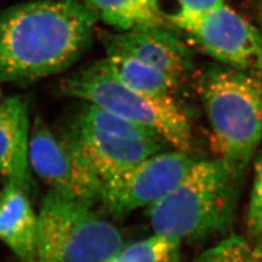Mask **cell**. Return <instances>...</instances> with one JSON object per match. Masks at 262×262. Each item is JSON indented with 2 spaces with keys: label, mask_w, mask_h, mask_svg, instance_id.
<instances>
[{
  "label": "cell",
  "mask_w": 262,
  "mask_h": 262,
  "mask_svg": "<svg viewBox=\"0 0 262 262\" xmlns=\"http://www.w3.org/2000/svg\"><path fill=\"white\" fill-rule=\"evenodd\" d=\"M117 31L171 26L161 0H77Z\"/></svg>",
  "instance_id": "13"
},
{
  "label": "cell",
  "mask_w": 262,
  "mask_h": 262,
  "mask_svg": "<svg viewBox=\"0 0 262 262\" xmlns=\"http://www.w3.org/2000/svg\"><path fill=\"white\" fill-rule=\"evenodd\" d=\"M29 195L11 182L0 190V241L21 262H37L38 215Z\"/></svg>",
  "instance_id": "12"
},
{
  "label": "cell",
  "mask_w": 262,
  "mask_h": 262,
  "mask_svg": "<svg viewBox=\"0 0 262 262\" xmlns=\"http://www.w3.org/2000/svg\"><path fill=\"white\" fill-rule=\"evenodd\" d=\"M63 135L103 182L170 147L155 131L85 102Z\"/></svg>",
  "instance_id": "6"
},
{
  "label": "cell",
  "mask_w": 262,
  "mask_h": 262,
  "mask_svg": "<svg viewBox=\"0 0 262 262\" xmlns=\"http://www.w3.org/2000/svg\"><path fill=\"white\" fill-rule=\"evenodd\" d=\"M95 14L77 0H35L0 14V82H29L75 64L92 44Z\"/></svg>",
  "instance_id": "1"
},
{
  "label": "cell",
  "mask_w": 262,
  "mask_h": 262,
  "mask_svg": "<svg viewBox=\"0 0 262 262\" xmlns=\"http://www.w3.org/2000/svg\"><path fill=\"white\" fill-rule=\"evenodd\" d=\"M168 20L211 58L262 80V31L227 4L198 14L175 11Z\"/></svg>",
  "instance_id": "7"
},
{
  "label": "cell",
  "mask_w": 262,
  "mask_h": 262,
  "mask_svg": "<svg viewBox=\"0 0 262 262\" xmlns=\"http://www.w3.org/2000/svg\"><path fill=\"white\" fill-rule=\"evenodd\" d=\"M217 160L241 182L262 143V80L212 66L196 81Z\"/></svg>",
  "instance_id": "2"
},
{
  "label": "cell",
  "mask_w": 262,
  "mask_h": 262,
  "mask_svg": "<svg viewBox=\"0 0 262 262\" xmlns=\"http://www.w3.org/2000/svg\"><path fill=\"white\" fill-rule=\"evenodd\" d=\"M195 162L189 153L165 150L104 182L101 203L114 216L151 207L182 180Z\"/></svg>",
  "instance_id": "9"
},
{
  "label": "cell",
  "mask_w": 262,
  "mask_h": 262,
  "mask_svg": "<svg viewBox=\"0 0 262 262\" xmlns=\"http://www.w3.org/2000/svg\"><path fill=\"white\" fill-rule=\"evenodd\" d=\"M29 160L31 169L51 190L92 206L101 201L103 179L63 133H54L40 119L31 129Z\"/></svg>",
  "instance_id": "8"
},
{
  "label": "cell",
  "mask_w": 262,
  "mask_h": 262,
  "mask_svg": "<svg viewBox=\"0 0 262 262\" xmlns=\"http://www.w3.org/2000/svg\"><path fill=\"white\" fill-rule=\"evenodd\" d=\"M104 67L120 83L147 95L175 97L183 83L142 61L120 55H106Z\"/></svg>",
  "instance_id": "14"
},
{
  "label": "cell",
  "mask_w": 262,
  "mask_h": 262,
  "mask_svg": "<svg viewBox=\"0 0 262 262\" xmlns=\"http://www.w3.org/2000/svg\"><path fill=\"white\" fill-rule=\"evenodd\" d=\"M257 15L260 24V29L262 31V0H257Z\"/></svg>",
  "instance_id": "19"
},
{
  "label": "cell",
  "mask_w": 262,
  "mask_h": 262,
  "mask_svg": "<svg viewBox=\"0 0 262 262\" xmlns=\"http://www.w3.org/2000/svg\"><path fill=\"white\" fill-rule=\"evenodd\" d=\"M60 90L66 95L155 131L173 149L188 153L191 150V122L176 98L147 95L124 85L102 60L71 73L61 81Z\"/></svg>",
  "instance_id": "4"
},
{
  "label": "cell",
  "mask_w": 262,
  "mask_h": 262,
  "mask_svg": "<svg viewBox=\"0 0 262 262\" xmlns=\"http://www.w3.org/2000/svg\"><path fill=\"white\" fill-rule=\"evenodd\" d=\"M106 55H120L142 61L184 83L193 70L190 48L171 26L101 34Z\"/></svg>",
  "instance_id": "10"
},
{
  "label": "cell",
  "mask_w": 262,
  "mask_h": 262,
  "mask_svg": "<svg viewBox=\"0 0 262 262\" xmlns=\"http://www.w3.org/2000/svg\"><path fill=\"white\" fill-rule=\"evenodd\" d=\"M180 241L155 234L122 247L107 262H179Z\"/></svg>",
  "instance_id": "15"
},
{
  "label": "cell",
  "mask_w": 262,
  "mask_h": 262,
  "mask_svg": "<svg viewBox=\"0 0 262 262\" xmlns=\"http://www.w3.org/2000/svg\"><path fill=\"white\" fill-rule=\"evenodd\" d=\"M246 229L249 239L262 244V150L255 165Z\"/></svg>",
  "instance_id": "17"
},
{
  "label": "cell",
  "mask_w": 262,
  "mask_h": 262,
  "mask_svg": "<svg viewBox=\"0 0 262 262\" xmlns=\"http://www.w3.org/2000/svg\"><path fill=\"white\" fill-rule=\"evenodd\" d=\"M238 184L220 160L195 161L173 189L149 207L154 233L182 242L225 231Z\"/></svg>",
  "instance_id": "3"
},
{
  "label": "cell",
  "mask_w": 262,
  "mask_h": 262,
  "mask_svg": "<svg viewBox=\"0 0 262 262\" xmlns=\"http://www.w3.org/2000/svg\"><path fill=\"white\" fill-rule=\"evenodd\" d=\"M192 262H262V244L247 236H232L204 251Z\"/></svg>",
  "instance_id": "16"
},
{
  "label": "cell",
  "mask_w": 262,
  "mask_h": 262,
  "mask_svg": "<svg viewBox=\"0 0 262 262\" xmlns=\"http://www.w3.org/2000/svg\"><path fill=\"white\" fill-rule=\"evenodd\" d=\"M178 7L176 12L198 14L204 13L225 5V0H176Z\"/></svg>",
  "instance_id": "18"
},
{
  "label": "cell",
  "mask_w": 262,
  "mask_h": 262,
  "mask_svg": "<svg viewBox=\"0 0 262 262\" xmlns=\"http://www.w3.org/2000/svg\"><path fill=\"white\" fill-rule=\"evenodd\" d=\"M3 100H4V98H3V93H2V91H0V103H2Z\"/></svg>",
  "instance_id": "20"
},
{
  "label": "cell",
  "mask_w": 262,
  "mask_h": 262,
  "mask_svg": "<svg viewBox=\"0 0 262 262\" xmlns=\"http://www.w3.org/2000/svg\"><path fill=\"white\" fill-rule=\"evenodd\" d=\"M30 135L26 98H4L0 103V174L29 194L34 189L29 160Z\"/></svg>",
  "instance_id": "11"
},
{
  "label": "cell",
  "mask_w": 262,
  "mask_h": 262,
  "mask_svg": "<svg viewBox=\"0 0 262 262\" xmlns=\"http://www.w3.org/2000/svg\"><path fill=\"white\" fill-rule=\"evenodd\" d=\"M37 215V262H107L124 246L92 204L56 191H48Z\"/></svg>",
  "instance_id": "5"
}]
</instances>
